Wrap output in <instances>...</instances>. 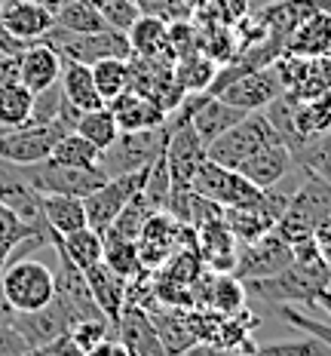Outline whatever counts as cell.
<instances>
[{"mask_svg":"<svg viewBox=\"0 0 331 356\" xmlns=\"http://www.w3.org/2000/svg\"><path fill=\"white\" fill-rule=\"evenodd\" d=\"M331 221V184L322 181L316 172L300 166V184L291 191L285 212L279 215L273 231L282 236L289 246L300 240H310L322 225Z\"/></svg>","mask_w":331,"mask_h":356,"instance_id":"obj_1","label":"cell"},{"mask_svg":"<svg viewBox=\"0 0 331 356\" xmlns=\"http://www.w3.org/2000/svg\"><path fill=\"white\" fill-rule=\"evenodd\" d=\"M56 295V270L37 258H12L0 273V304L3 310H40Z\"/></svg>","mask_w":331,"mask_h":356,"instance_id":"obj_2","label":"cell"},{"mask_svg":"<svg viewBox=\"0 0 331 356\" xmlns=\"http://www.w3.org/2000/svg\"><path fill=\"white\" fill-rule=\"evenodd\" d=\"M328 289V261H291L285 270L267 280H248L246 292L267 304H316V295Z\"/></svg>","mask_w":331,"mask_h":356,"instance_id":"obj_3","label":"cell"},{"mask_svg":"<svg viewBox=\"0 0 331 356\" xmlns=\"http://www.w3.org/2000/svg\"><path fill=\"white\" fill-rule=\"evenodd\" d=\"M169 138V120L157 129H135V132H120L114 145H108L99 157V172L105 178L129 175L138 169H147L153 160L163 154Z\"/></svg>","mask_w":331,"mask_h":356,"instance_id":"obj_4","label":"cell"},{"mask_svg":"<svg viewBox=\"0 0 331 356\" xmlns=\"http://www.w3.org/2000/svg\"><path fill=\"white\" fill-rule=\"evenodd\" d=\"M273 142H279V136L273 126H270L267 117H264V111H252V114H246L239 123H233L224 136H218L215 142L205 147V154H209V160L218 163V166L239 169L255 151H261V147H267Z\"/></svg>","mask_w":331,"mask_h":356,"instance_id":"obj_5","label":"cell"},{"mask_svg":"<svg viewBox=\"0 0 331 356\" xmlns=\"http://www.w3.org/2000/svg\"><path fill=\"white\" fill-rule=\"evenodd\" d=\"M190 188H194L200 197L218 203L221 209H252V206H261L264 194H267V191L255 188V184L242 172H237V169L218 166V163H212V160H205L200 166V172L194 175Z\"/></svg>","mask_w":331,"mask_h":356,"instance_id":"obj_6","label":"cell"},{"mask_svg":"<svg viewBox=\"0 0 331 356\" xmlns=\"http://www.w3.org/2000/svg\"><path fill=\"white\" fill-rule=\"evenodd\" d=\"M43 43H49L62 58L90 65V68L95 62H101V58H129L132 56L126 34L114 31V28L92 31V34H71V31H62V28L53 25L43 34Z\"/></svg>","mask_w":331,"mask_h":356,"instance_id":"obj_7","label":"cell"},{"mask_svg":"<svg viewBox=\"0 0 331 356\" xmlns=\"http://www.w3.org/2000/svg\"><path fill=\"white\" fill-rule=\"evenodd\" d=\"M144 178H147V169H138V172H129V175H117V178H105L92 194L83 197L86 225L95 227L99 234H105L108 227L114 225L117 215L142 194Z\"/></svg>","mask_w":331,"mask_h":356,"instance_id":"obj_8","label":"cell"},{"mask_svg":"<svg viewBox=\"0 0 331 356\" xmlns=\"http://www.w3.org/2000/svg\"><path fill=\"white\" fill-rule=\"evenodd\" d=\"M22 175L28 178V184L37 191L40 197L49 194H65V197H86L105 181V175L99 169H77V166H65L56 163L53 157L31 163V166H19Z\"/></svg>","mask_w":331,"mask_h":356,"instance_id":"obj_9","label":"cell"},{"mask_svg":"<svg viewBox=\"0 0 331 356\" xmlns=\"http://www.w3.org/2000/svg\"><path fill=\"white\" fill-rule=\"evenodd\" d=\"M62 123H25L19 129L0 132V160L12 163V166H31L53 154L56 142L65 136Z\"/></svg>","mask_w":331,"mask_h":356,"instance_id":"obj_10","label":"cell"},{"mask_svg":"<svg viewBox=\"0 0 331 356\" xmlns=\"http://www.w3.org/2000/svg\"><path fill=\"white\" fill-rule=\"evenodd\" d=\"M129 89L142 92L166 114H172L184 102V89L175 83V62H166V58L129 56Z\"/></svg>","mask_w":331,"mask_h":356,"instance_id":"obj_11","label":"cell"},{"mask_svg":"<svg viewBox=\"0 0 331 356\" xmlns=\"http://www.w3.org/2000/svg\"><path fill=\"white\" fill-rule=\"evenodd\" d=\"M291 261H294L291 246L276 231H270L261 240L246 243V246L237 249L233 277L242 280V283H248V280H267V277H276L279 270H285Z\"/></svg>","mask_w":331,"mask_h":356,"instance_id":"obj_12","label":"cell"},{"mask_svg":"<svg viewBox=\"0 0 331 356\" xmlns=\"http://www.w3.org/2000/svg\"><path fill=\"white\" fill-rule=\"evenodd\" d=\"M166 166L172 184H190L194 175L200 172V166L209 160L203 138L196 136V129L187 120L169 117V138H166Z\"/></svg>","mask_w":331,"mask_h":356,"instance_id":"obj_13","label":"cell"},{"mask_svg":"<svg viewBox=\"0 0 331 356\" xmlns=\"http://www.w3.org/2000/svg\"><path fill=\"white\" fill-rule=\"evenodd\" d=\"M0 203L10 212H16L31 231L46 234L49 243H53V234H49L46 218H43V197L28 184V178L22 175L19 166L3 160H0Z\"/></svg>","mask_w":331,"mask_h":356,"instance_id":"obj_14","label":"cell"},{"mask_svg":"<svg viewBox=\"0 0 331 356\" xmlns=\"http://www.w3.org/2000/svg\"><path fill=\"white\" fill-rule=\"evenodd\" d=\"M0 316L25 338V344L31 347V350H37L40 344H46V341H53L58 335H65V332H71V316L65 314V307L56 298L40 310H28V314L0 310Z\"/></svg>","mask_w":331,"mask_h":356,"instance_id":"obj_15","label":"cell"},{"mask_svg":"<svg viewBox=\"0 0 331 356\" xmlns=\"http://www.w3.org/2000/svg\"><path fill=\"white\" fill-rule=\"evenodd\" d=\"M194 240H196V255H200L205 270L233 273L239 243L233 240L230 227H227V221H224V212L215 215V218H209V221H203V225H196Z\"/></svg>","mask_w":331,"mask_h":356,"instance_id":"obj_16","label":"cell"},{"mask_svg":"<svg viewBox=\"0 0 331 356\" xmlns=\"http://www.w3.org/2000/svg\"><path fill=\"white\" fill-rule=\"evenodd\" d=\"M279 92H282V86H279L276 71H273V65H270V68L248 71L233 80V83H227L218 92V99L239 108V111H246V114H252V111H264Z\"/></svg>","mask_w":331,"mask_h":356,"instance_id":"obj_17","label":"cell"},{"mask_svg":"<svg viewBox=\"0 0 331 356\" xmlns=\"http://www.w3.org/2000/svg\"><path fill=\"white\" fill-rule=\"evenodd\" d=\"M0 13L6 31L22 43L43 40V34L53 28V6L43 0H3Z\"/></svg>","mask_w":331,"mask_h":356,"instance_id":"obj_18","label":"cell"},{"mask_svg":"<svg viewBox=\"0 0 331 356\" xmlns=\"http://www.w3.org/2000/svg\"><path fill=\"white\" fill-rule=\"evenodd\" d=\"M58 74H62V56L49 43L34 40L22 53H16V77L31 92H43V89L58 83Z\"/></svg>","mask_w":331,"mask_h":356,"instance_id":"obj_19","label":"cell"},{"mask_svg":"<svg viewBox=\"0 0 331 356\" xmlns=\"http://www.w3.org/2000/svg\"><path fill=\"white\" fill-rule=\"evenodd\" d=\"M114 338L129 350V356H166L163 344H160L153 323L144 307L126 304L120 320L114 323Z\"/></svg>","mask_w":331,"mask_h":356,"instance_id":"obj_20","label":"cell"},{"mask_svg":"<svg viewBox=\"0 0 331 356\" xmlns=\"http://www.w3.org/2000/svg\"><path fill=\"white\" fill-rule=\"evenodd\" d=\"M291 169H298V163H294V154L282 142H273V145L261 147V151H255L252 157H248L237 169V172L246 175L248 181L255 184V188L267 191V188H276L279 181H285V175H289Z\"/></svg>","mask_w":331,"mask_h":356,"instance_id":"obj_21","label":"cell"},{"mask_svg":"<svg viewBox=\"0 0 331 356\" xmlns=\"http://www.w3.org/2000/svg\"><path fill=\"white\" fill-rule=\"evenodd\" d=\"M108 108H110V114H114L117 126H120V132L157 129V126H163L169 120V114L163 108L153 105L151 99H144L135 89H126V92H120L117 99H110Z\"/></svg>","mask_w":331,"mask_h":356,"instance_id":"obj_22","label":"cell"},{"mask_svg":"<svg viewBox=\"0 0 331 356\" xmlns=\"http://www.w3.org/2000/svg\"><path fill=\"white\" fill-rule=\"evenodd\" d=\"M331 49V13H313L300 19L285 37L282 53L298 58H322Z\"/></svg>","mask_w":331,"mask_h":356,"instance_id":"obj_23","label":"cell"},{"mask_svg":"<svg viewBox=\"0 0 331 356\" xmlns=\"http://www.w3.org/2000/svg\"><path fill=\"white\" fill-rule=\"evenodd\" d=\"M83 277H86V286H90L95 307H99L110 323H117L120 314H123V307H126V277H120L117 270H110L105 261L86 267Z\"/></svg>","mask_w":331,"mask_h":356,"instance_id":"obj_24","label":"cell"},{"mask_svg":"<svg viewBox=\"0 0 331 356\" xmlns=\"http://www.w3.org/2000/svg\"><path fill=\"white\" fill-rule=\"evenodd\" d=\"M58 89H62V99L68 102L71 108H77L80 114H83V111H92V108L105 105V99H101L99 89H95L90 65H80V62H71V58H62Z\"/></svg>","mask_w":331,"mask_h":356,"instance_id":"obj_25","label":"cell"},{"mask_svg":"<svg viewBox=\"0 0 331 356\" xmlns=\"http://www.w3.org/2000/svg\"><path fill=\"white\" fill-rule=\"evenodd\" d=\"M129 53L138 58H166L175 62L172 49H169V22L157 16H138L135 25L126 31Z\"/></svg>","mask_w":331,"mask_h":356,"instance_id":"obj_26","label":"cell"},{"mask_svg":"<svg viewBox=\"0 0 331 356\" xmlns=\"http://www.w3.org/2000/svg\"><path fill=\"white\" fill-rule=\"evenodd\" d=\"M43 218H46V227H49V234H53V246H56L58 236L86 227L83 197H65V194L43 197Z\"/></svg>","mask_w":331,"mask_h":356,"instance_id":"obj_27","label":"cell"},{"mask_svg":"<svg viewBox=\"0 0 331 356\" xmlns=\"http://www.w3.org/2000/svg\"><path fill=\"white\" fill-rule=\"evenodd\" d=\"M56 249L62 258L77 267V270H86V267L99 264L101 255H105V236H101L95 227H80V231H71L56 240Z\"/></svg>","mask_w":331,"mask_h":356,"instance_id":"obj_28","label":"cell"},{"mask_svg":"<svg viewBox=\"0 0 331 356\" xmlns=\"http://www.w3.org/2000/svg\"><path fill=\"white\" fill-rule=\"evenodd\" d=\"M34 92L16 77H0V132L19 129L31 120Z\"/></svg>","mask_w":331,"mask_h":356,"instance_id":"obj_29","label":"cell"},{"mask_svg":"<svg viewBox=\"0 0 331 356\" xmlns=\"http://www.w3.org/2000/svg\"><path fill=\"white\" fill-rule=\"evenodd\" d=\"M294 126H298L300 147L313 138H319L322 132L331 129V89L322 95H313L307 102H294Z\"/></svg>","mask_w":331,"mask_h":356,"instance_id":"obj_30","label":"cell"},{"mask_svg":"<svg viewBox=\"0 0 331 356\" xmlns=\"http://www.w3.org/2000/svg\"><path fill=\"white\" fill-rule=\"evenodd\" d=\"M221 65L215 58H209L203 49L196 53H187L181 58H175V83L184 89V95H194V92H205L215 80Z\"/></svg>","mask_w":331,"mask_h":356,"instance_id":"obj_31","label":"cell"},{"mask_svg":"<svg viewBox=\"0 0 331 356\" xmlns=\"http://www.w3.org/2000/svg\"><path fill=\"white\" fill-rule=\"evenodd\" d=\"M53 25L71 34H92V31H105V19L95 6L83 3V0H58L53 6Z\"/></svg>","mask_w":331,"mask_h":356,"instance_id":"obj_32","label":"cell"},{"mask_svg":"<svg viewBox=\"0 0 331 356\" xmlns=\"http://www.w3.org/2000/svg\"><path fill=\"white\" fill-rule=\"evenodd\" d=\"M74 132H80L86 142H92L99 151H105V147L114 145V138L120 136V126H117L110 108L101 105V108L83 111V114H80V120H77V126H74Z\"/></svg>","mask_w":331,"mask_h":356,"instance_id":"obj_33","label":"cell"},{"mask_svg":"<svg viewBox=\"0 0 331 356\" xmlns=\"http://www.w3.org/2000/svg\"><path fill=\"white\" fill-rule=\"evenodd\" d=\"M56 163H65V166H77V169H99V157L101 151L92 142H86L80 132H65L56 142L53 154H49Z\"/></svg>","mask_w":331,"mask_h":356,"instance_id":"obj_34","label":"cell"},{"mask_svg":"<svg viewBox=\"0 0 331 356\" xmlns=\"http://www.w3.org/2000/svg\"><path fill=\"white\" fill-rule=\"evenodd\" d=\"M92 80H95L99 95L108 105L110 99H117L120 92L129 89V58H101V62H95Z\"/></svg>","mask_w":331,"mask_h":356,"instance_id":"obj_35","label":"cell"},{"mask_svg":"<svg viewBox=\"0 0 331 356\" xmlns=\"http://www.w3.org/2000/svg\"><path fill=\"white\" fill-rule=\"evenodd\" d=\"M34 234L37 231H31V227H28L16 212H10L3 203H0V273H3V267L19 255L22 243L31 240ZM43 236H46V234H43Z\"/></svg>","mask_w":331,"mask_h":356,"instance_id":"obj_36","label":"cell"},{"mask_svg":"<svg viewBox=\"0 0 331 356\" xmlns=\"http://www.w3.org/2000/svg\"><path fill=\"white\" fill-rule=\"evenodd\" d=\"M101 261L126 280L135 277L138 270H144L142 255H138V243L123 240V236H110V234H105V255H101Z\"/></svg>","mask_w":331,"mask_h":356,"instance_id":"obj_37","label":"cell"},{"mask_svg":"<svg viewBox=\"0 0 331 356\" xmlns=\"http://www.w3.org/2000/svg\"><path fill=\"white\" fill-rule=\"evenodd\" d=\"M294 163L310 169V172H316L322 178V181L331 184V129L300 147V151L294 154Z\"/></svg>","mask_w":331,"mask_h":356,"instance_id":"obj_38","label":"cell"},{"mask_svg":"<svg viewBox=\"0 0 331 356\" xmlns=\"http://www.w3.org/2000/svg\"><path fill=\"white\" fill-rule=\"evenodd\" d=\"M153 215V209L144 203V197L138 194L132 203L123 209L120 215L114 218V225L108 227L105 234H110V236H123V240H138V234H142V227L147 225V218ZM101 234V236H105Z\"/></svg>","mask_w":331,"mask_h":356,"instance_id":"obj_39","label":"cell"},{"mask_svg":"<svg viewBox=\"0 0 331 356\" xmlns=\"http://www.w3.org/2000/svg\"><path fill=\"white\" fill-rule=\"evenodd\" d=\"M246 356H331V350L322 344L319 338H294V341H273V344L252 347V353Z\"/></svg>","mask_w":331,"mask_h":356,"instance_id":"obj_40","label":"cell"},{"mask_svg":"<svg viewBox=\"0 0 331 356\" xmlns=\"http://www.w3.org/2000/svg\"><path fill=\"white\" fill-rule=\"evenodd\" d=\"M68 335L80 344V350L90 353L92 347L101 344V341L114 338V323H110L108 316H92V320H80L77 325H71Z\"/></svg>","mask_w":331,"mask_h":356,"instance_id":"obj_41","label":"cell"},{"mask_svg":"<svg viewBox=\"0 0 331 356\" xmlns=\"http://www.w3.org/2000/svg\"><path fill=\"white\" fill-rule=\"evenodd\" d=\"M99 13H101V19H105V25L114 28V31H120V34H126L129 28L135 25V19L142 16L135 0H108Z\"/></svg>","mask_w":331,"mask_h":356,"instance_id":"obj_42","label":"cell"},{"mask_svg":"<svg viewBox=\"0 0 331 356\" xmlns=\"http://www.w3.org/2000/svg\"><path fill=\"white\" fill-rule=\"evenodd\" d=\"M58 108H62V89H58V83H53L43 92H34V108L28 123H56Z\"/></svg>","mask_w":331,"mask_h":356,"instance_id":"obj_43","label":"cell"},{"mask_svg":"<svg viewBox=\"0 0 331 356\" xmlns=\"http://www.w3.org/2000/svg\"><path fill=\"white\" fill-rule=\"evenodd\" d=\"M142 16H157L163 22H178V19H190V10L184 0H135Z\"/></svg>","mask_w":331,"mask_h":356,"instance_id":"obj_44","label":"cell"},{"mask_svg":"<svg viewBox=\"0 0 331 356\" xmlns=\"http://www.w3.org/2000/svg\"><path fill=\"white\" fill-rule=\"evenodd\" d=\"M37 356H86V350H80L77 341L65 332V335H58V338L37 347Z\"/></svg>","mask_w":331,"mask_h":356,"instance_id":"obj_45","label":"cell"},{"mask_svg":"<svg viewBox=\"0 0 331 356\" xmlns=\"http://www.w3.org/2000/svg\"><path fill=\"white\" fill-rule=\"evenodd\" d=\"M25 350H31V347L25 344V338L0 316V356H22Z\"/></svg>","mask_w":331,"mask_h":356,"instance_id":"obj_46","label":"cell"},{"mask_svg":"<svg viewBox=\"0 0 331 356\" xmlns=\"http://www.w3.org/2000/svg\"><path fill=\"white\" fill-rule=\"evenodd\" d=\"M28 43H22V40H16L10 31H6V25H3V13H0V56H16V53H22Z\"/></svg>","mask_w":331,"mask_h":356,"instance_id":"obj_47","label":"cell"},{"mask_svg":"<svg viewBox=\"0 0 331 356\" xmlns=\"http://www.w3.org/2000/svg\"><path fill=\"white\" fill-rule=\"evenodd\" d=\"M178 356H242L237 350H221V347H212V344H203V341H196L194 347H187L184 353Z\"/></svg>","mask_w":331,"mask_h":356,"instance_id":"obj_48","label":"cell"},{"mask_svg":"<svg viewBox=\"0 0 331 356\" xmlns=\"http://www.w3.org/2000/svg\"><path fill=\"white\" fill-rule=\"evenodd\" d=\"M86 356H129V350L117 338H108V341H101L99 347H92Z\"/></svg>","mask_w":331,"mask_h":356,"instance_id":"obj_49","label":"cell"},{"mask_svg":"<svg viewBox=\"0 0 331 356\" xmlns=\"http://www.w3.org/2000/svg\"><path fill=\"white\" fill-rule=\"evenodd\" d=\"M313 240H316V246H319V255L331 264V221H328V225H322L319 231L313 234Z\"/></svg>","mask_w":331,"mask_h":356,"instance_id":"obj_50","label":"cell"},{"mask_svg":"<svg viewBox=\"0 0 331 356\" xmlns=\"http://www.w3.org/2000/svg\"><path fill=\"white\" fill-rule=\"evenodd\" d=\"M313 307H322V310H325V314L331 316V289H322V292L316 295V304H313Z\"/></svg>","mask_w":331,"mask_h":356,"instance_id":"obj_51","label":"cell"},{"mask_svg":"<svg viewBox=\"0 0 331 356\" xmlns=\"http://www.w3.org/2000/svg\"><path fill=\"white\" fill-rule=\"evenodd\" d=\"M184 3H187V10H190V16H194L196 10H203L205 3H209V0H184Z\"/></svg>","mask_w":331,"mask_h":356,"instance_id":"obj_52","label":"cell"},{"mask_svg":"<svg viewBox=\"0 0 331 356\" xmlns=\"http://www.w3.org/2000/svg\"><path fill=\"white\" fill-rule=\"evenodd\" d=\"M83 3H90V6H95V10H101V6L108 3V0H83Z\"/></svg>","mask_w":331,"mask_h":356,"instance_id":"obj_53","label":"cell"},{"mask_svg":"<svg viewBox=\"0 0 331 356\" xmlns=\"http://www.w3.org/2000/svg\"><path fill=\"white\" fill-rule=\"evenodd\" d=\"M22 356H37V350H25V353H22Z\"/></svg>","mask_w":331,"mask_h":356,"instance_id":"obj_54","label":"cell"},{"mask_svg":"<svg viewBox=\"0 0 331 356\" xmlns=\"http://www.w3.org/2000/svg\"><path fill=\"white\" fill-rule=\"evenodd\" d=\"M46 3H49V6H56V0H46Z\"/></svg>","mask_w":331,"mask_h":356,"instance_id":"obj_55","label":"cell"},{"mask_svg":"<svg viewBox=\"0 0 331 356\" xmlns=\"http://www.w3.org/2000/svg\"><path fill=\"white\" fill-rule=\"evenodd\" d=\"M0 310H3V304H0Z\"/></svg>","mask_w":331,"mask_h":356,"instance_id":"obj_56","label":"cell"},{"mask_svg":"<svg viewBox=\"0 0 331 356\" xmlns=\"http://www.w3.org/2000/svg\"><path fill=\"white\" fill-rule=\"evenodd\" d=\"M0 3H3V0H0Z\"/></svg>","mask_w":331,"mask_h":356,"instance_id":"obj_57","label":"cell"},{"mask_svg":"<svg viewBox=\"0 0 331 356\" xmlns=\"http://www.w3.org/2000/svg\"><path fill=\"white\" fill-rule=\"evenodd\" d=\"M0 58H3V56H0Z\"/></svg>","mask_w":331,"mask_h":356,"instance_id":"obj_58","label":"cell"}]
</instances>
